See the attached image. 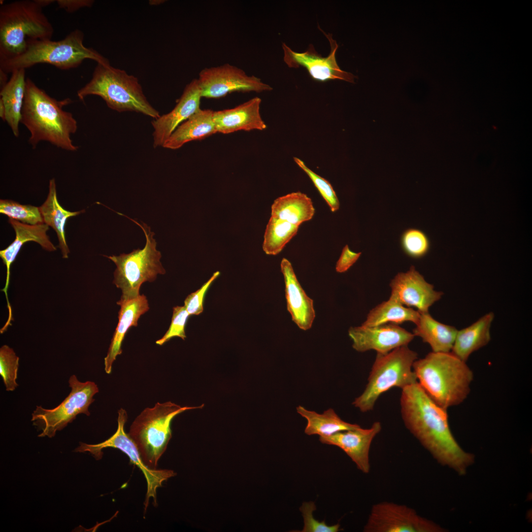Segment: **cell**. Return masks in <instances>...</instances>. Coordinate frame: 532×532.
<instances>
[{
    "label": "cell",
    "instance_id": "obj_41",
    "mask_svg": "<svg viewBox=\"0 0 532 532\" xmlns=\"http://www.w3.org/2000/svg\"><path fill=\"white\" fill-rule=\"evenodd\" d=\"M7 73L0 69V88L4 86L8 82Z\"/></svg>",
    "mask_w": 532,
    "mask_h": 532
},
{
    "label": "cell",
    "instance_id": "obj_18",
    "mask_svg": "<svg viewBox=\"0 0 532 532\" xmlns=\"http://www.w3.org/2000/svg\"><path fill=\"white\" fill-rule=\"evenodd\" d=\"M381 424L375 422L370 428H357L341 431L328 436H320L323 443L341 448L365 473L370 470L369 453L372 441L381 430Z\"/></svg>",
    "mask_w": 532,
    "mask_h": 532
},
{
    "label": "cell",
    "instance_id": "obj_4",
    "mask_svg": "<svg viewBox=\"0 0 532 532\" xmlns=\"http://www.w3.org/2000/svg\"><path fill=\"white\" fill-rule=\"evenodd\" d=\"M84 33L75 29L63 39L29 40L24 51L18 56L0 61V69L7 73L27 69L38 64H48L62 70L74 68L86 59L110 65L107 59L83 44Z\"/></svg>",
    "mask_w": 532,
    "mask_h": 532
},
{
    "label": "cell",
    "instance_id": "obj_10",
    "mask_svg": "<svg viewBox=\"0 0 532 532\" xmlns=\"http://www.w3.org/2000/svg\"><path fill=\"white\" fill-rule=\"evenodd\" d=\"M68 384L70 392L58 406L49 409L37 406L33 411L31 421L41 431L38 436L53 437L78 414L90 416L89 407L99 391L97 385L93 381L80 382L75 375L70 377Z\"/></svg>",
    "mask_w": 532,
    "mask_h": 532
},
{
    "label": "cell",
    "instance_id": "obj_28",
    "mask_svg": "<svg viewBox=\"0 0 532 532\" xmlns=\"http://www.w3.org/2000/svg\"><path fill=\"white\" fill-rule=\"evenodd\" d=\"M314 213L311 199L300 192L277 198L271 207V216L299 226L310 220Z\"/></svg>",
    "mask_w": 532,
    "mask_h": 532
},
{
    "label": "cell",
    "instance_id": "obj_5",
    "mask_svg": "<svg viewBox=\"0 0 532 532\" xmlns=\"http://www.w3.org/2000/svg\"><path fill=\"white\" fill-rule=\"evenodd\" d=\"M90 95L100 97L109 108L119 112L134 111L154 119L160 116L144 95L137 78L110 65L97 63L91 79L77 92L81 100Z\"/></svg>",
    "mask_w": 532,
    "mask_h": 532
},
{
    "label": "cell",
    "instance_id": "obj_2",
    "mask_svg": "<svg viewBox=\"0 0 532 532\" xmlns=\"http://www.w3.org/2000/svg\"><path fill=\"white\" fill-rule=\"evenodd\" d=\"M71 102L69 98L56 100L26 78L21 123L30 133L29 142L33 149L44 141L68 151L78 150L71 138L77 130V121L71 113L63 110Z\"/></svg>",
    "mask_w": 532,
    "mask_h": 532
},
{
    "label": "cell",
    "instance_id": "obj_42",
    "mask_svg": "<svg viewBox=\"0 0 532 532\" xmlns=\"http://www.w3.org/2000/svg\"><path fill=\"white\" fill-rule=\"evenodd\" d=\"M35 1L39 5H40L42 8L45 6L49 5L52 3L56 1V0H35Z\"/></svg>",
    "mask_w": 532,
    "mask_h": 532
},
{
    "label": "cell",
    "instance_id": "obj_25",
    "mask_svg": "<svg viewBox=\"0 0 532 532\" xmlns=\"http://www.w3.org/2000/svg\"><path fill=\"white\" fill-rule=\"evenodd\" d=\"M494 314L490 312L470 326L458 331L451 352L466 362L474 352L486 345L491 340L490 327Z\"/></svg>",
    "mask_w": 532,
    "mask_h": 532
},
{
    "label": "cell",
    "instance_id": "obj_12",
    "mask_svg": "<svg viewBox=\"0 0 532 532\" xmlns=\"http://www.w3.org/2000/svg\"><path fill=\"white\" fill-rule=\"evenodd\" d=\"M435 523L419 515L404 505L383 501L373 505L365 532H443Z\"/></svg>",
    "mask_w": 532,
    "mask_h": 532
},
{
    "label": "cell",
    "instance_id": "obj_26",
    "mask_svg": "<svg viewBox=\"0 0 532 532\" xmlns=\"http://www.w3.org/2000/svg\"><path fill=\"white\" fill-rule=\"evenodd\" d=\"M43 223L51 227L55 231L59 242V248L62 257L67 258L70 252L67 245L65 226L66 222L70 217L76 216L84 212H71L65 209L59 203L57 195L56 185L54 178L50 180L49 191L44 202L39 207Z\"/></svg>",
    "mask_w": 532,
    "mask_h": 532
},
{
    "label": "cell",
    "instance_id": "obj_1",
    "mask_svg": "<svg viewBox=\"0 0 532 532\" xmlns=\"http://www.w3.org/2000/svg\"><path fill=\"white\" fill-rule=\"evenodd\" d=\"M401 417L409 432L442 466L463 475L475 456L460 446L450 429L447 410L425 392L418 382L402 389Z\"/></svg>",
    "mask_w": 532,
    "mask_h": 532
},
{
    "label": "cell",
    "instance_id": "obj_8",
    "mask_svg": "<svg viewBox=\"0 0 532 532\" xmlns=\"http://www.w3.org/2000/svg\"><path fill=\"white\" fill-rule=\"evenodd\" d=\"M417 353L408 345L398 347L386 354H377L363 393L352 404L363 412L371 410L378 398L393 387L401 389L417 381L413 364Z\"/></svg>",
    "mask_w": 532,
    "mask_h": 532
},
{
    "label": "cell",
    "instance_id": "obj_21",
    "mask_svg": "<svg viewBox=\"0 0 532 532\" xmlns=\"http://www.w3.org/2000/svg\"><path fill=\"white\" fill-rule=\"evenodd\" d=\"M261 99L255 97L236 107L213 112L217 133L228 134L238 131H262L266 125L260 114Z\"/></svg>",
    "mask_w": 532,
    "mask_h": 532
},
{
    "label": "cell",
    "instance_id": "obj_23",
    "mask_svg": "<svg viewBox=\"0 0 532 532\" xmlns=\"http://www.w3.org/2000/svg\"><path fill=\"white\" fill-rule=\"evenodd\" d=\"M213 112L210 109H200L174 131L163 147L177 149L187 142L202 139L217 133Z\"/></svg>",
    "mask_w": 532,
    "mask_h": 532
},
{
    "label": "cell",
    "instance_id": "obj_15",
    "mask_svg": "<svg viewBox=\"0 0 532 532\" xmlns=\"http://www.w3.org/2000/svg\"><path fill=\"white\" fill-rule=\"evenodd\" d=\"M348 334L356 351L364 352L373 350L379 354H386L398 347L408 345L415 336L413 333L394 324L351 327Z\"/></svg>",
    "mask_w": 532,
    "mask_h": 532
},
{
    "label": "cell",
    "instance_id": "obj_9",
    "mask_svg": "<svg viewBox=\"0 0 532 532\" xmlns=\"http://www.w3.org/2000/svg\"><path fill=\"white\" fill-rule=\"evenodd\" d=\"M129 218L143 230L146 244L143 249H135L129 254L105 256L116 266L113 283L122 291L120 301L139 296V289L143 283L152 282L156 279L158 274L166 273L160 262L161 252L156 249L157 243L153 237L154 233L146 224H140Z\"/></svg>",
    "mask_w": 532,
    "mask_h": 532
},
{
    "label": "cell",
    "instance_id": "obj_11",
    "mask_svg": "<svg viewBox=\"0 0 532 532\" xmlns=\"http://www.w3.org/2000/svg\"><path fill=\"white\" fill-rule=\"evenodd\" d=\"M118 414L117 430L110 437L96 444L80 442L79 446L75 448L74 452H88L97 460L102 458V449L108 447L118 449L126 454L132 463L141 470L146 479L147 491L144 502V510L146 511L151 498L153 499L154 505H157L158 488L162 486L164 481L175 476L176 473L169 469H151L145 465L135 444L125 431V424L128 418L126 411L121 408L118 410Z\"/></svg>",
    "mask_w": 532,
    "mask_h": 532
},
{
    "label": "cell",
    "instance_id": "obj_33",
    "mask_svg": "<svg viewBox=\"0 0 532 532\" xmlns=\"http://www.w3.org/2000/svg\"><path fill=\"white\" fill-rule=\"evenodd\" d=\"M400 242L404 253L414 259L423 257L430 248V242L427 235L416 228L405 230L401 235Z\"/></svg>",
    "mask_w": 532,
    "mask_h": 532
},
{
    "label": "cell",
    "instance_id": "obj_30",
    "mask_svg": "<svg viewBox=\"0 0 532 532\" xmlns=\"http://www.w3.org/2000/svg\"><path fill=\"white\" fill-rule=\"evenodd\" d=\"M420 313L413 308L406 307L391 298L382 302L372 308L362 325L367 327L385 324L399 325L405 322H412L416 324Z\"/></svg>",
    "mask_w": 532,
    "mask_h": 532
},
{
    "label": "cell",
    "instance_id": "obj_36",
    "mask_svg": "<svg viewBox=\"0 0 532 532\" xmlns=\"http://www.w3.org/2000/svg\"><path fill=\"white\" fill-rule=\"evenodd\" d=\"M189 316L184 306L174 307L170 326L164 335L157 340L156 343L162 345L174 337H179L185 340L186 337L185 326Z\"/></svg>",
    "mask_w": 532,
    "mask_h": 532
},
{
    "label": "cell",
    "instance_id": "obj_22",
    "mask_svg": "<svg viewBox=\"0 0 532 532\" xmlns=\"http://www.w3.org/2000/svg\"><path fill=\"white\" fill-rule=\"evenodd\" d=\"M117 304L120 306L119 321L104 358V370L107 374L111 372L116 357L122 354V343L127 332L131 327L137 326L139 317L149 309L148 300L144 295L124 301L119 300Z\"/></svg>",
    "mask_w": 532,
    "mask_h": 532
},
{
    "label": "cell",
    "instance_id": "obj_16",
    "mask_svg": "<svg viewBox=\"0 0 532 532\" xmlns=\"http://www.w3.org/2000/svg\"><path fill=\"white\" fill-rule=\"evenodd\" d=\"M390 298L404 306L415 307L420 313L429 312V308L439 300L443 293L433 286L412 266L406 272H399L390 283Z\"/></svg>",
    "mask_w": 532,
    "mask_h": 532
},
{
    "label": "cell",
    "instance_id": "obj_39",
    "mask_svg": "<svg viewBox=\"0 0 532 532\" xmlns=\"http://www.w3.org/2000/svg\"><path fill=\"white\" fill-rule=\"evenodd\" d=\"M362 253L352 251L348 245L342 249L341 255L335 265V270L338 273L347 271L358 260Z\"/></svg>",
    "mask_w": 532,
    "mask_h": 532
},
{
    "label": "cell",
    "instance_id": "obj_35",
    "mask_svg": "<svg viewBox=\"0 0 532 532\" xmlns=\"http://www.w3.org/2000/svg\"><path fill=\"white\" fill-rule=\"evenodd\" d=\"M294 161L309 176L314 186L326 201L332 212L337 211L340 203L335 192L330 183L309 169L300 159L294 157Z\"/></svg>",
    "mask_w": 532,
    "mask_h": 532
},
{
    "label": "cell",
    "instance_id": "obj_3",
    "mask_svg": "<svg viewBox=\"0 0 532 532\" xmlns=\"http://www.w3.org/2000/svg\"><path fill=\"white\" fill-rule=\"evenodd\" d=\"M412 368L425 392L446 410L463 402L470 392L473 372L466 362L451 352L432 351L417 359Z\"/></svg>",
    "mask_w": 532,
    "mask_h": 532
},
{
    "label": "cell",
    "instance_id": "obj_7",
    "mask_svg": "<svg viewBox=\"0 0 532 532\" xmlns=\"http://www.w3.org/2000/svg\"><path fill=\"white\" fill-rule=\"evenodd\" d=\"M203 406L182 407L171 401L157 402L153 407L145 408L136 417L128 434L147 467L157 469L158 461L171 437L170 425L173 418L186 410Z\"/></svg>",
    "mask_w": 532,
    "mask_h": 532
},
{
    "label": "cell",
    "instance_id": "obj_24",
    "mask_svg": "<svg viewBox=\"0 0 532 532\" xmlns=\"http://www.w3.org/2000/svg\"><path fill=\"white\" fill-rule=\"evenodd\" d=\"M6 84L0 88V100L5 110L4 121L14 135H19V123L26 93V69L15 70Z\"/></svg>",
    "mask_w": 532,
    "mask_h": 532
},
{
    "label": "cell",
    "instance_id": "obj_40",
    "mask_svg": "<svg viewBox=\"0 0 532 532\" xmlns=\"http://www.w3.org/2000/svg\"><path fill=\"white\" fill-rule=\"evenodd\" d=\"M56 1L60 8L69 13L75 12L84 7H91L94 2L92 0H57Z\"/></svg>",
    "mask_w": 532,
    "mask_h": 532
},
{
    "label": "cell",
    "instance_id": "obj_27",
    "mask_svg": "<svg viewBox=\"0 0 532 532\" xmlns=\"http://www.w3.org/2000/svg\"><path fill=\"white\" fill-rule=\"evenodd\" d=\"M420 313L419 320L413 330L415 336H419L423 342L429 344L432 352H451L457 329L436 321L429 312Z\"/></svg>",
    "mask_w": 532,
    "mask_h": 532
},
{
    "label": "cell",
    "instance_id": "obj_14",
    "mask_svg": "<svg viewBox=\"0 0 532 532\" xmlns=\"http://www.w3.org/2000/svg\"><path fill=\"white\" fill-rule=\"evenodd\" d=\"M322 32L330 45V52L327 56L322 57L316 51L312 45H310L303 52H297L283 43L282 46L284 62L291 68L303 67L310 77L317 81L326 82L339 79L354 83L356 76L350 72L342 70L337 63L335 55L338 45L336 41L333 39L331 34Z\"/></svg>",
    "mask_w": 532,
    "mask_h": 532
},
{
    "label": "cell",
    "instance_id": "obj_13",
    "mask_svg": "<svg viewBox=\"0 0 532 532\" xmlns=\"http://www.w3.org/2000/svg\"><path fill=\"white\" fill-rule=\"evenodd\" d=\"M202 98L218 99L234 92L261 93L272 88L261 79L248 75L244 70L229 64L205 68L198 79Z\"/></svg>",
    "mask_w": 532,
    "mask_h": 532
},
{
    "label": "cell",
    "instance_id": "obj_17",
    "mask_svg": "<svg viewBox=\"0 0 532 532\" xmlns=\"http://www.w3.org/2000/svg\"><path fill=\"white\" fill-rule=\"evenodd\" d=\"M201 90L198 79L186 85L173 109L152 122L153 146H163L174 131L200 108Z\"/></svg>",
    "mask_w": 532,
    "mask_h": 532
},
{
    "label": "cell",
    "instance_id": "obj_38",
    "mask_svg": "<svg viewBox=\"0 0 532 532\" xmlns=\"http://www.w3.org/2000/svg\"><path fill=\"white\" fill-rule=\"evenodd\" d=\"M216 271L211 278L198 290L189 295L184 300V307L190 315H198L203 310V303L205 295L212 282L219 276Z\"/></svg>",
    "mask_w": 532,
    "mask_h": 532
},
{
    "label": "cell",
    "instance_id": "obj_6",
    "mask_svg": "<svg viewBox=\"0 0 532 532\" xmlns=\"http://www.w3.org/2000/svg\"><path fill=\"white\" fill-rule=\"evenodd\" d=\"M35 0H16L0 7V61L14 57L27 41L51 39L54 28Z\"/></svg>",
    "mask_w": 532,
    "mask_h": 532
},
{
    "label": "cell",
    "instance_id": "obj_19",
    "mask_svg": "<svg viewBox=\"0 0 532 532\" xmlns=\"http://www.w3.org/2000/svg\"><path fill=\"white\" fill-rule=\"evenodd\" d=\"M9 223L12 226L15 233L14 241L5 249L0 251V257L6 267L5 285L1 290L5 295L7 307L8 310V318H12V309L8 300L7 290L8 288L10 267L15 261L21 248L24 243L28 241H34L39 244L44 250L52 252L56 250V247L50 241L47 232L49 226L43 223L36 225H30L21 223L9 218Z\"/></svg>",
    "mask_w": 532,
    "mask_h": 532
},
{
    "label": "cell",
    "instance_id": "obj_20",
    "mask_svg": "<svg viewBox=\"0 0 532 532\" xmlns=\"http://www.w3.org/2000/svg\"><path fill=\"white\" fill-rule=\"evenodd\" d=\"M280 266L285 282L287 310L292 321L299 329L308 330L311 328L315 317L313 300L301 286L290 262L284 258Z\"/></svg>",
    "mask_w": 532,
    "mask_h": 532
},
{
    "label": "cell",
    "instance_id": "obj_34",
    "mask_svg": "<svg viewBox=\"0 0 532 532\" xmlns=\"http://www.w3.org/2000/svg\"><path fill=\"white\" fill-rule=\"evenodd\" d=\"M19 358L10 347L0 348V374L6 391H13L18 386L16 382Z\"/></svg>",
    "mask_w": 532,
    "mask_h": 532
},
{
    "label": "cell",
    "instance_id": "obj_37",
    "mask_svg": "<svg viewBox=\"0 0 532 532\" xmlns=\"http://www.w3.org/2000/svg\"><path fill=\"white\" fill-rule=\"evenodd\" d=\"M316 509L313 502H304L299 510L303 518L304 526L300 532H337L340 529V525H327L325 521L320 522L313 516V512Z\"/></svg>",
    "mask_w": 532,
    "mask_h": 532
},
{
    "label": "cell",
    "instance_id": "obj_29",
    "mask_svg": "<svg viewBox=\"0 0 532 532\" xmlns=\"http://www.w3.org/2000/svg\"><path fill=\"white\" fill-rule=\"evenodd\" d=\"M297 412L307 420L304 432L309 435L317 434L320 436H330L337 432L354 429L360 427L342 420L332 408L322 414L307 410L299 405Z\"/></svg>",
    "mask_w": 532,
    "mask_h": 532
},
{
    "label": "cell",
    "instance_id": "obj_43",
    "mask_svg": "<svg viewBox=\"0 0 532 532\" xmlns=\"http://www.w3.org/2000/svg\"><path fill=\"white\" fill-rule=\"evenodd\" d=\"M5 107L2 100H0V117L1 119L4 121L5 119Z\"/></svg>",
    "mask_w": 532,
    "mask_h": 532
},
{
    "label": "cell",
    "instance_id": "obj_32",
    "mask_svg": "<svg viewBox=\"0 0 532 532\" xmlns=\"http://www.w3.org/2000/svg\"><path fill=\"white\" fill-rule=\"evenodd\" d=\"M0 213L25 224L36 225L44 223L39 207L21 204L12 200H0Z\"/></svg>",
    "mask_w": 532,
    "mask_h": 532
},
{
    "label": "cell",
    "instance_id": "obj_31",
    "mask_svg": "<svg viewBox=\"0 0 532 532\" xmlns=\"http://www.w3.org/2000/svg\"><path fill=\"white\" fill-rule=\"evenodd\" d=\"M299 226L271 216L265 230L263 249L269 255H276L297 233Z\"/></svg>",
    "mask_w": 532,
    "mask_h": 532
}]
</instances>
